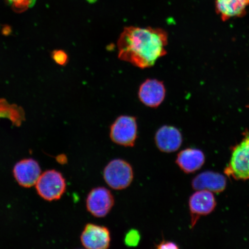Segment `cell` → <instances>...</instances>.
Masks as SVG:
<instances>
[{
    "mask_svg": "<svg viewBox=\"0 0 249 249\" xmlns=\"http://www.w3.org/2000/svg\"><path fill=\"white\" fill-rule=\"evenodd\" d=\"M167 44L168 34L160 28L125 27L118 39V57L145 69L167 54Z\"/></svg>",
    "mask_w": 249,
    "mask_h": 249,
    "instance_id": "obj_1",
    "label": "cell"
},
{
    "mask_svg": "<svg viewBox=\"0 0 249 249\" xmlns=\"http://www.w3.org/2000/svg\"><path fill=\"white\" fill-rule=\"evenodd\" d=\"M103 175L108 186L117 191L129 187L134 177L131 165L121 159L111 160L105 167Z\"/></svg>",
    "mask_w": 249,
    "mask_h": 249,
    "instance_id": "obj_2",
    "label": "cell"
},
{
    "mask_svg": "<svg viewBox=\"0 0 249 249\" xmlns=\"http://www.w3.org/2000/svg\"><path fill=\"white\" fill-rule=\"evenodd\" d=\"M138 123L135 117L120 116L111 124L110 138L115 144L133 147L138 139Z\"/></svg>",
    "mask_w": 249,
    "mask_h": 249,
    "instance_id": "obj_3",
    "label": "cell"
},
{
    "mask_svg": "<svg viewBox=\"0 0 249 249\" xmlns=\"http://www.w3.org/2000/svg\"><path fill=\"white\" fill-rule=\"evenodd\" d=\"M225 173L236 180L249 179V135L233 148Z\"/></svg>",
    "mask_w": 249,
    "mask_h": 249,
    "instance_id": "obj_4",
    "label": "cell"
},
{
    "mask_svg": "<svg viewBox=\"0 0 249 249\" xmlns=\"http://www.w3.org/2000/svg\"><path fill=\"white\" fill-rule=\"evenodd\" d=\"M36 188L38 194L45 200H58L66 190V182L60 172L49 170L40 175Z\"/></svg>",
    "mask_w": 249,
    "mask_h": 249,
    "instance_id": "obj_5",
    "label": "cell"
},
{
    "mask_svg": "<svg viewBox=\"0 0 249 249\" xmlns=\"http://www.w3.org/2000/svg\"><path fill=\"white\" fill-rule=\"evenodd\" d=\"M114 204V198L111 192L105 187H97L89 192L86 199V208L93 216H107Z\"/></svg>",
    "mask_w": 249,
    "mask_h": 249,
    "instance_id": "obj_6",
    "label": "cell"
},
{
    "mask_svg": "<svg viewBox=\"0 0 249 249\" xmlns=\"http://www.w3.org/2000/svg\"><path fill=\"white\" fill-rule=\"evenodd\" d=\"M80 241L86 249H107L110 245V232L107 227L88 223L81 234Z\"/></svg>",
    "mask_w": 249,
    "mask_h": 249,
    "instance_id": "obj_7",
    "label": "cell"
},
{
    "mask_svg": "<svg viewBox=\"0 0 249 249\" xmlns=\"http://www.w3.org/2000/svg\"><path fill=\"white\" fill-rule=\"evenodd\" d=\"M189 205L191 215V226L194 227L199 218L207 215L214 210L216 202L213 192L201 190L191 196Z\"/></svg>",
    "mask_w": 249,
    "mask_h": 249,
    "instance_id": "obj_8",
    "label": "cell"
},
{
    "mask_svg": "<svg viewBox=\"0 0 249 249\" xmlns=\"http://www.w3.org/2000/svg\"><path fill=\"white\" fill-rule=\"evenodd\" d=\"M166 93V88L162 82L148 79L140 85L138 96L140 102L146 107L157 108L164 101Z\"/></svg>",
    "mask_w": 249,
    "mask_h": 249,
    "instance_id": "obj_9",
    "label": "cell"
},
{
    "mask_svg": "<svg viewBox=\"0 0 249 249\" xmlns=\"http://www.w3.org/2000/svg\"><path fill=\"white\" fill-rule=\"evenodd\" d=\"M182 136L176 127L163 125L156 132L155 142L157 148L165 153H172L180 148L182 144Z\"/></svg>",
    "mask_w": 249,
    "mask_h": 249,
    "instance_id": "obj_10",
    "label": "cell"
},
{
    "mask_svg": "<svg viewBox=\"0 0 249 249\" xmlns=\"http://www.w3.org/2000/svg\"><path fill=\"white\" fill-rule=\"evenodd\" d=\"M14 173L16 179L21 186L29 188L36 184L41 175V170L36 160L29 159L16 164Z\"/></svg>",
    "mask_w": 249,
    "mask_h": 249,
    "instance_id": "obj_11",
    "label": "cell"
},
{
    "mask_svg": "<svg viewBox=\"0 0 249 249\" xmlns=\"http://www.w3.org/2000/svg\"><path fill=\"white\" fill-rule=\"evenodd\" d=\"M226 184L225 176L213 171H205L198 174L192 183L193 188L197 191L205 190L213 193L223 192L226 189Z\"/></svg>",
    "mask_w": 249,
    "mask_h": 249,
    "instance_id": "obj_12",
    "label": "cell"
},
{
    "mask_svg": "<svg viewBox=\"0 0 249 249\" xmlns=\"http://www.w3.org/2000/svg\"><path fill=\"white\" fill-rule=\"evenodd\" d=\"M176 163L185 173H192L201 169L205 162V156L201 151L186 148L177 155Z\"/></svg>",
    "mask_w": 249,
    "mask_h": 249,
    "instance_id": "obj_13",
    "label": "cell"
},
{
    "mask_svg": "<svg viewBox=\"0 0 249 249\" xmlns=\"http://www.w3.org/2000/svg\"><path fill=\"white\" fill-rule=\"evenodd\" d=\"M248 5L249 0H216L217 13L223 21L242 17Z\"/></svg>",
    "mask_w": 249,
    "mask_h": 249,
    "instance_id": "obj_14",
    "label": "cell"
},
{
    "mask_svg": "<svg viewBox=\"0 0 249 249\" xmlns=\"http://www.w3.org/2000/svg\"><path fill=\"white\" fill-rule=\"evenodd\" d=\"M24 112L20 107L9 105L5 99H0V118H7L16 125H20L23 120Z\"/></svg>",
    "mask_w": 249,
    "mask_h": 249,
    "instance_id": "obj_15",
    "label": "cell"
},
{
    "mask_svg": "<svg viewBox=\"0 0 249 249\" xmlns=\"http://www.w3.org/2000/svg\"><path fill=\"white\" fill-rule=\"evenodd\" d=\"M15 12L21 13L33 7L36 0H6Z\"/></svg>",
    "mask_w": 249,
    "mask_h": 249,
    "instance_id": "obj_16",
    "label": "cell"
},
{
    "mask_svg": "<svg viewBox=\"0 0 249 249\" xmlns=\"http://www.w3.org/2000/svg\"><path fill=\"white\" fill-rule=\"evenodd\" d=\"M141 240V235L138 230H129L124 236V243L127 247H136Z\"/></svg>",
    "mask_w": 249,
    "mask_h": 249,
    "instance_id": "obj_17",
    "label": "cell"
},
{
    "mask_svg": "<svg viewBox=\"0 0 249 249\" xmlns=\"http://www.w3.org/2000/svg\"><path fill=\"white\" fill-rule=\"evenodd\" d=\"M52 58L56 64L60 65H65L68 61V56L67 53L62 50H57L52 53Z\"/></svg>",
    "mask_w": 249,
    "mask_h": 249,
    "instance_id": "obj_18",
    "label": "cell"
},
{
    "mask_svg": "<svg viewBox=\"0 0 249 249\" xmlns=\"http://www.w3.org/2000/svg\"><path fill=\"white\" fill-rule=\"evenodd\" d=\"M156 248L159 249H178L179 247L175 243L169 241H163L161 242L160 244H159L158 245L156 246Z\"/></svg>",
    "mask_w": 249,
    "mask_h": 249,
    "instance_id": "obj_19",
    "label": "cell"
}]
</instances>
